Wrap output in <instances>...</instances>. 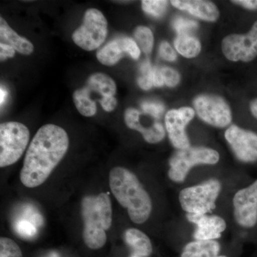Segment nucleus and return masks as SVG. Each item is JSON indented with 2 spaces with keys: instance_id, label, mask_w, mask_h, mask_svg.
<instances>
[{
  "instance_id": "1",
  "label": "nucleus",
  "mask_w": 257,
  "mask_h": 257,
  "mask_svg": "<svg viewBox=\"0 0 257 257\" xmlns=\"http://www.w3.org/2000/svg\"><path fill=\"white\" fill-rule=\"evenodd\" d=\"M69 146L68 135L57 125L47 124L39 128L32 139L20 178L28 188L40 187L65 156Z\"/></svg>"
},
{
  "instance_id": "2",
  "label": "nucleus",
  "mask_w": 257,
  "mask_h": 257,
  "mask_svg": "<svg viewBox=\"0 0 257 257\" xmlns=\"http://www.w3.org/2000/svg\"><path fill=\"white\" fill-rule=\"evenodd\" d=\"M109 180L111 193L127 209L130 219L138 224L148 220L152 210L151 198L138 177L124 167H116L110 170Z\"/></svg>"
},
{
  "instance_id": "3",
  "label": "nucleus",
  "mask_w": 257,
  "mask_h": 257,
  "mask_svg": "<svg viewBox=\"0 0 257 257\" xmlns=\"http://www.w3.org/2000/svg\"><path fill=\"white\" fill-rule=\"evenodd\" d=\"M83 240L87 247L99 249L106 242V231L112 224V207L106 193L86 196L82 201Z\"/></svg>"
},
{
  "instance_id": "4",
  "label": "nucleus",
  "mask_w": 257,
  "mask_h": 257,
  "mask_svg": "<svg viewBox=\"0 0 257 257\" xmlns=\"http://www.w3.org/2000/svg\"><path fill=\"white\" fill-rule=\"evenodd\" d=\"M221 189L220 182L215 179L182 189L179 195L181 207L187 214L210 213L215 209L216 201Z\"/></svg>"
},
{
  "instance_id": "5",
  "label": "nucleus",
  "mask_w": 257,
  "mask_h": 257,
  "mask_svg": "<svg viewBox=\"0 0 257 257\" xmlns=\"http://www.w3.org/2000/svg\"><path fill=\"white\" fill-rule=\"evenodd\" d=\"M29 128L18 121L0 125V167L14 165L26 150L30 142Z\"/></svg>"
},
{
  "instance_id": "6",
  "label": "nucleus",
  "mask_w": 257,
  "mask_h": 257,
  "mask_svg": "<svg viewBox=\"0 0 257 257\" xmlns=\"http://www.w3.org/2000/svg\"><path fill=\"white\" fill-rule=\"evenodd\" d=\"M219 160V155L216 150L207 147H189L179 150L170 161L168 176L175 182H183L189 171L194 166L215 165Z\"/></svg>"
},
{
  "instance_id": "7",
  "label": "nucleus",
  "mask_w": 257,
  "mask_h": 257,
  "mask_svg": "<svg viewBox=\"0 0 257 257\" xmlns=\"http://www.w3.org/2000/svg\"><path fill=\"white\" fill-rule=\"evenodd\" d=\"M107 26L104 15L97 9L90 8L84 13L82 25L72 34V40L83 50H96L105 41Z\"/></svg>"
},
{
  "instance_id": "8",
  "label": "nucleus",
  "mask_w": 257,
  "mask_h": 257,
  "mask_svg": "<svg viewBox=\"0 0 257 257\" xmlns=\"http://www.w3.org/2000/svg\"><path fill=\"white\" fill-rule=\"evenodd\" d=\"M225 57L232 62H249L257 57V20L244 35H229L221 42Z\"/></svg>"
},
{
  "instance_id": "9",
  "label": "nucleus",
  "mask_w": 257,
  "mask_h": 257,
  "mask_svg": "<svg viewBox=\"0 0 257 257\" xmlns=\"http://www.w3.org/2000/svg\"><path fill=\"white\" fill-rule=\"evenodd\" d=\"M198 116L207 124L216 127L224 128L232 120L229 104L219 96L202 94L194 100Z\"/></svg>"
},
{
  "instance_id": "10",
  "label": "nucleus",
  "mask_w": 257,
  "mask_h": 257,
  "mask_svg": "<svg viewBox=\"0 0 257 257\" xmlns=\"http://www.w3.org/2000/svg\"><path fill=\"white\" fill-rule=\"evenodd\" d=\"M233 205L234 219L238 224L252 228L257 224V179L235 194Z\"/></svg>"
},
{
  "instance_id": "11",
  "label": "nucleus",
  "mask_w": 257,
  "mask_h": 257,
  "mask_svg": "<svg viewBox=\"0 0 257 257\" xmlns=\"http://www.w3.org/2000/svg\"><path fill=\"white\" fill-rule=\"evenodd\" d=\"M224 135L238 160L246 163L257 162L256 133L231 125L226 130Z\"/></svg>"
},
{
  "instance_id": "12",
  "label": "nucleus",
  "mask_w": 257,
  "mask_h": 257,
  "mask_svg": "<svg viewBox=\"0 0 257 257\" xmlns=\"http://www.w3.org/2000/svg\"><path fill=\"white\" fill-rule=\"evenodd\" d=\"M194 116V109L187 106L172 109L166 114L165 126L169 138L172 145L179 150L190 147L185 128Z\"/></svg>"
},
{
  "instance_id": "13",
  "label": "nucleus",
  "mask_w": 257,
  "mask_h": 257,
  "mask_svg": "<svg viewBox=\"0 0 257 257\" xmlns=\"http://www.w3.org/2000/svg\"><path fill=\"white\" fill-rule=\"evenodd\" d=\"M140 49L137 42L128 37L115 39L96 52V58L106 66H113L119 62L125 55L138 60Z\"/></svg>"
},
{
  "instance_id": "14",
  "label": "nucleus",
  "mask_w": 257,
  "mask_h": 257,
  "mask_svg": "<svg viewBox=\"0 0 257 257\" xmlns=\"http://www.w3.org/2000/svg\"><path fill=\"white\" fill-rule=\"evenodd\" d=\"M187 219L197 225L194 233L195 240H215L221 237L226 229L224 219L219 216L187 214Z\"/></svg>"
},
{
  "instance_id": "15",
  "label": "nucleus",
  "mask_w": 257,
  "mask_h": 257,
  "mask_svg": "<svg viewBox=\"0 0 257 257\" xmlns=\"http://www.w3.org/2000/svg\"><path fill=\"white\" fill-rule=\"evenodd\" d=\"M140 115L141 112L138 109L128 108L124 112V121L126 126L131 130L141 133L147 143L157 144L162 141L165 138L166 134L163 125L156 121L152 127L142 126L140 124Z\"/></svg>"
},
{
  "instance_id": "16",
  "label": "nucleus",
  "mask_w": 257,
  "mask_h": 257,
  "mask_svg": "<svg viewBox=\"0 0 257 257\" xmlns=\"http://www.w3.org/2000/svg\"><path fill=\"white\" fill-rule=\"evenodd\" d=\"M177 9L188 12L193 16L208 22H215L219 12L214 3L204 0H172L170 2Z\"/></svg>"
},
{
  "instance_id": "17",
  "label": "nucleus",
  "mask_w": 257,
  "mask_h": 257,
  "mask_svg": "<svg viewBox=\"0 0 257 257\" xmlns=\"http://www.w3.org/2000/svg\"><path fill=\"white\" fill-rule=\"evenodd\" d=\"M0 40L1 43L13 47L23 55H29L33 52L34 46L32 42L20 36L3 18H0Z\"/></svg>"
},
{
  "instance_id": "18",
  "label": "nucleus",
  "mask_w": 257,
  "mask_h": 257,
  "mask_svg": "<svg viewBox=\"0 0 257 257\" xmlns=\"http://www.w3.org/2000/svg\"><path fill=\"white\" fill-rule=\"evenodd\" d=\"M221 246L215 240H195L187 243L181 257H228L220 255Z\"/></svg>"
},
{
  "instance_id": "19",
  "label": "nucleus",
  "mask_w": 257,
  "mask_h": 257,
  "mask_svg": "<svg viewBox=\"0 0 257 257\" xmlns=\"http://www.w3.org/2000/svg\"><path fill=\"white\" fill-rule=\"evenodd\" d=\"M124 241L134 254L149 257L153 251L151 240L141 230L135 228L126 230Z\"/></svg>"
},
{
  "instance_id": "20",
  "label": "nucleus",
  "mask_w": 257,
  "mask_h": 257,
  "mask_svg": "<svg viewBox=\"0 0 257 257\" xmlns=\"http://www.w3.org/2000/svg\"><path fill=\"white\" fill-rule=\"evenodd\" d=\"M89 92L96 93L103 96H113L116 94V83L107 74L96 72L88 78L84 86Z\"/></svg>"
},
{
  "instance_id": "21",
  "label": "nucleus",
  "mask_w": 257,
  "mask_h": 257,
  "mask_svg": "<svg viewBox=\"0 0 257 257\" xmlns=\"http://www.w3.org/2000/svg\"><path fill=\"white\" fill-rule=\"evenodd\" d=\"M176 50L186 58H194L202 50L200 42L190 35H179L175 40Z\"/></svg>"
},
{
  "instance_id": "22",
  "label": "nucleus",
  "mask_w": 257,
  "mask_h": 257,
  "mask_svg": "<svg viewBox=\"0 0 257 257\" xmlns=\"http://www.w3.org/2000/svg\"><path fill=\"white\" fill-rule=\"evenodd\" d=\"M74 104L81 114L87 117L94 116L96 113L95 101L91 99L85 87L77 89L72 95Z\"/></svg>"
},
{
  "instance_id": "23",
  "label": "nucleus",
  "mask_w": 257,
  "mask_h": 257,
  "mask_svg": "<svg viewBox=\"0 0 257 257\" xmlns=\"http://www.w3.org/2000/svg\"><path fill=\"white\" fill-rule=\"evenodd\" d=\"M135 42L144 53L150 55L154 46V35L152 30L147 27L139 26L135 30Z\"/></svg>"
},
{
  "instance_id": "24",
  "label": "nucleus",
  "mask_w": 257,
  "mask_h": 257,
  "mask_svg": "<svg viewBox=\"0 0 257 257\" xmlns=\"http://www.w3.org/2000/svg\"><path fill=\"white\" fill-rule=\"evenodd\" d=\"M168 4V1L163 0H143L142 8L147 14L155 18H160L165 14Z\"/></svg>"
},
{
  "instance_id": "25",
  "label": "nucleus",
  "mask_w": 257,
  "mask_h": 257,
  "mask_svg": "<svg viewBox=\"0 0 257 257\" xmlns=\"http://www.w3.org/2000/svg\"><path fill=\"white\" fill-rule=\"evenodd\" d=\"M0 257H23L18 243L8 237L0 239Z\"/></svg>"
},
{
  "instance_id": "26",
  "label": "nucleus",
  "mask_w": 257,
  "mask_h": 257,
  "mask_svg": "<svg viewBox=\"0 0 257 257\" xmlns=\"http://www.w3.org/2000/svg\"><path fill=\"white\" fill-rule=\"evenodd\" d=\"M15 229L20 236L27 239L34 237L37 234V224L25 218L16 221Z\"/></svg>"
},
{
  "instance_id": "27",
  "label": "nucleus",
  "mask_w": 257,
  "mask_h": 257,
  "mask_svg": "<svg viewBox=\"0 0 257 257\" xmlns=\"http://www.w3.org/2000/svg\"><path fill=\"white\" fill-rule=\"evenodd\" d=\"M153 70L151 64L149 61H145L141 66L143 75L139 77L138 84L144 90H149L154 86Z\"/></svg>"
},
{
  "instance_id": "28",
  "label": "nucleus",
  "mask_w": 257,
  "mask_h": 257,
  "mask_svg": "<svg viewBox=\"0 0 257 257\" xmlns=\"http://www.w3.org/2000/svg\"><path fill=\"white\" fill-rule=\"evenodd\" d=\"M173 26L179 35H189L198 28V24L194 20L179 17L174 20Z\"/></svg>"
},
{
  "instance_id": "29",
  "label": "nucleus",
  "mask_w": 257,
  "mask_h": 257,
  "mask_svg": "<svg viewBox=\"0 0 257 257\" xmlns=\"http://www.w3.org/2000/svg\"><path fill=\"white\" fill-rule=\"evenodd\" d=\"M141 107L144 112L155 118H160L165 111L163 104L157 101H144L142 103Z\"/></svg>"
},
{
  "instance_id": "30",
  "label": "nucleus",
  "mask_w": 257,
  "mask_h": 257,
  "mask_svg": "<svg viewBox=\"0 0 257 257\" xmlns=\"http://www.w3.org/2000/svg\"><path fill=\"white\" fill-rule=\"evenodd\" d=\"M165 84L170 87H175L180 82V75L177 71L170 67L160 69Z\"/></svg>"
},
{
  "instance_id": "31",
  "label": "nucleus",
  "mask_w": 257,
  "mask_h": 257,
  "mask_svg": "<svg viewBox=\"0 0 257 257\" xmlns=\"http://www.w3.org/2000/svg\"><path fill=\"white\" fill-rule=\"evenodd\" d=\"M159 52L164 60L169 61V62H174L177 60V53L167 42H162L161 43Z\"/></svg>"
},
{
  "instance_id": "32",
  "label": "nucleus",
  "mask_w": 257,
  "mask_h": 257,
  "mask_svg": "<svg viewBox=\"0 0 257 257\" xmlns=\"http://www.w3.org/2000/svg\"><path fill=\"white\" fill-rule=\"evenodd\" d=\"M99 101L104 111H108V112L114 110L116 105H117V100L114 96H103Z\"/></svg>"
},
{
  "instance_id": "33",
  "label": "nucleus",
  "mask_w": 257,
  "mask_h": 257,
  "mask_svg": "<svg viewBox=\"0 0 257 257\" xmlns=\"http://www.w3.org/2000/svg\"><path fill=\"white\" fill-rule=\"evenodd\" d=\"M15 50L13 47L5 44L0 43V58L1 61H5L6 59L15 57Z\"/></svg>"
},
{
  "instance_id": "34",
  "label": "nucleus",
  "mask_w": 257,
  "mask_h": 257,
  "mask_svg": "<svg viewBox=\"0 0 257 257\" xmlns=\"http://www.w3.org/2000/svg\"><path fill=\"white\" fill-rule=\"evenodd\" d=\"M235 4L241 5L246 9L251 10H257V0H236L232 1Z\"/></svg>"
},
{
  "instance_id": "35",
  "label": "nucleus",
  "mask_w": 257,
  "mask_h": 257,
  "mask_svg": "<svg viewBox=\"0 0 257 257\" xmlns=\"http://www.w3.org/2000/svg\"><path fill=\"white\" fill-rule=\"evenodd\" d=\"M153 84L155 87H160L165 84L163 77L161 73L160 69L154 68L153 70Z\"/></svg>"
},
{
  "instance_id": "36",
  "label": "nucleus",
  "mask_w": 257,
  "mask_h": 257,
  "mask_svg": "<svg viewBox=\"0 0 257 257\" xmlns=\"http://www.w3.org/2000/svg\"><path fill=\"white\" fill-rule=\"evenodd\" d=\"M249 108L251 114L257 119V99H254L251 101L249 104Z\"/></svg>"
},
{
  "instance_id": "37",
  "label": "nucleus",
  "mask_w": 257,
  "mask_h": 257,
  "mask_svg": "<svg viewBox=\"0 0 257 257\" xmlns=\"http://www.w3.org/2000/svg\"><path fill=\"white\" fill-rule=\"evenodd\" d=\"M8 91L2 86L1 89H0V103H1V105H3V103L6 100V98L8 97Z\"/></svg>"
},
{
  "instance_id": "38",
  "label": "nucleus",
  "mask_w": 257,
  "mask_h": 257,
  "mask_svg": "<svg viewBox=\"0 0 257 257\" xmlns=\"http://www.w3.org/2000/svg\"><path fill=\"white\" fill-rule=\"evenodd\" d=\"M128 257H144L141 256H139V255L134 254V253H131V255H130Z\"/></svg>"
}]
</instances>
